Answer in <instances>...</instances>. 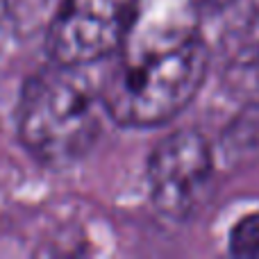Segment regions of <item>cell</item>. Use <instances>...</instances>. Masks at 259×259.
Segmentation results:
<instances>
[{"instance_id": "obj_3", "label": "cell", "mask_w": 259, "mask_h": 259, "mask_svg": "<svg viewBox=\"0 0 259 259\" xmlns=\"http://www.w3.org/2000/svg\"><path fill=\"white\" fill-rule=\"evenodd\" d=\"M143 0H62L46 30L53 62L94 66L127 44Z\"/></svg>"}, {"instance_id": "obj_1", "label": "cell", "mask_w": 259, "mask_h": 259, "mask_svg": "<svg viewBox=\"0 0 259 259\" xmlns=\"http://www.w3.org/2000/svg\"><path fill=\"white\" fill-rule=\"evenodd\" d=\"M209 50L196 32H166L123 46L100 77L109 118L125 127H157L175 118L202 87Z\"/></svg>"}, {"instance_id": "obj_5", "label": "cell", "mask_w": 259, "mask_h": 259, "mask_svg": "<svg viewBox=\"0 0 259 259\" xmlns=\"http://www.w3.org/2000/svg\"><path fill=\"white\" fill-rule=\"evenodd\" d=\"M59 5H62V0H5L7 16L25 34L36 32L39 27L48 30Z\"/></svg>"}, {"instance_id": "obj_6", "label": "cell", "mask_w": 259, "mask_h": 259, "mask_svg": "<svg viewBox=\"0 0 259 259\" xmlns=\"http://www.w3.org/2000/svg\"><path fill=\"white\" fill-rule=\"evenodd\" d=\"M230 250L237 257L259 259V214H250L234 225L230 234Z\"/></svg>"}, {"instance_id": "obj_2", "label": "cell", "mask_w": 259, "mask_h": 259, "mask_svg": "<svg viewBox=\"0 0 259 259\" xmlns=\"http://www.w3.org/2000/svg\"><path fill=\"white\" fill-rule=\"evenodd\" d=\"M91 66L50 62L25 82L18 98V139L46 166H71L94 148L103 116L100 77Z\"/></svg>"}, {"instance_id": "obj_4", "label": "cell", "mask_w": 259, "mask_h": 259, "mask_svg": "<svg viewBox=\"0 0 259 259\" xmlns=\"http://www.w3.org/2000/svg\"><path fill=\"white\" fill-rule=\"evenodd\" d=\"M214 180V152L196 130H178L155 146L148 159V187L157 211L187 219L202 205Z\"/></svg>"}]
</instances>
